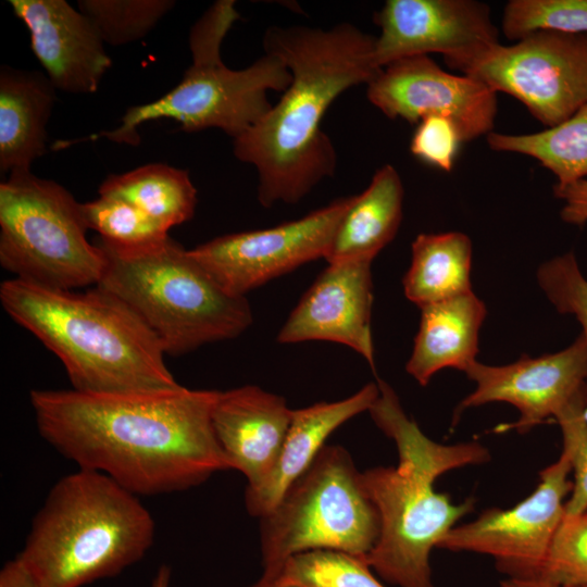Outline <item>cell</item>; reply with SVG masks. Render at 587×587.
Returning <instances> with one entry per match:
<instances>
[{
    "mask_svg": "<svg viewBox=\"0 0 587 587\" xmlns=\"http://www.w3.org/2000/svg\"><path fill=\"white\" fill-rule=\"evenodd\" d=\"M218 390L89 394L34 389L40 436L78 469L102 473L136 496L199 486L232 470L212 424Z\"/></svg>",
    "mask_w": 587,
    "mask_h": 587,
    "instance_id": "cell-1",
    "label": "cell"
},
{
    "mask_svg": "<svg viewBox=\"0 0 587 587\" xmlns=\"http://www.w3.org/2000/svg\"><path fill=\"white\" fill-rule=\"evenodd\" d=\"M374 45L375 37L350 23L265 32V53L283 61L291 82L279 101L233 142L235 157L257 170L261 205L295 204L333 176L336 151L321 122L342 92L367 85L382 70Z\"/></svg>",
    "mask_w": 587,
    "mask_h": 587,
    "instance_id": "cell-2",
    "label": "cell"
},
{
    "mask_svg": "<svg viewBox=\"0 0 587 587\" xmlns=\"http://www.w3.org/2000/svg\"><path fill=\"white\" fill-rule=\"evenodd\" d=\"M0 302L60 359L75 390L146 394L182 386L155 334L108 290L55 289L11 278L0 285Z\"/></svg>",
    "mask_w": 587,
    "mask_h": 587,
    "instance_id": "cell-3",
    "label": "cell"
},
{
    "mask_svg": "<svg viewBox=\"0 0 587 587\" xmlns=\"http://www.w3.org/2000/svg\"><path fill=\"white\" fill-rule=\"evenodd\" d=\"M154 534L138 496L78 469L51 487L16 558L42 587H83L140 561Z\"/></svg>",
    "mask_w": 587,
    "mask_h": 587,
    "instance_id": "cell-4",
    "label": "cell"
},
{
    "mask_svg": "<svg viewBox=\"0 0 587 587\" xmlns=\"http://www.w3.org/2000/svg\"><path fill=\"white\" fill-rule=\"evenodd\" d=\"M105 266L98 287L129 305L165 354L182 355L240 336L253 321L246 297L228 294L170 236L140 248L102 239Z\"/></svg>",
    "mask_w": 587,
    "mask_h": 587,
    "instance_id": "cell-5",
    "label": "cell"
},
{
    "mask_svg": "<svg viewBox=\"0 0 587 587\" xmlns=\"http://www.w3.org/2000/svg\"><path fill=\"white\" fill-rule=\"evenodd\" d=\"M239 17L235 1L213 3L190 29L192 62L173 89L151 102L128 108L116 128L59 142L55 148L100 138L136 146L140 141L138 127L161 118L176 121L185 132L218 128L233 139L240 136L271 110L267 92H284L291 74L283 61L271 53L242 70H232L224 64L222 42Z\"/></svg>",
    "mask_w": 587,
    "mask_h": 587,
    "instance_id": "cell-6",
    "label": "cell"
},
{
    "mask_svg": "<svg viewBox=\"0 0 587 587\" xmlns=\"http://www.w3.org/2000/svg\"><path fill=\"white\" fill-rule=\"evenodd\" d=\"M88 229L83 203L54 180L15 171L0 184V264L13 278L55 289L97 286L105 258Z\"/></svg>",
    "mask_w": 587,
    "mask_h": 587,
    "instance_id": "cell-7",
    "label": "cell"
},
{
    "mask_svg": "<svg viewBox=\"0 0 587 587\" xmlns=\"http://www.w3.org/2000/svg\"><path fill=\"white\" fill-rule=\"evenodd\" d=\"M379 535V517L349 452L325 446L308 470L260 517L263 574L289 557L316 549L366 557Z\"/></svg>",
    "mask_w": 587,
    "mask_h": 587,
    "instance_id": "cell-8",
    "label": "cell"
},
{
    "mask_svg": "<svg viewBox=\"0 0 587 587\" xmlns=\"http://www.w3.org/2000/svg\"><path fill=\"white\" fill-rule=\"evenodd\" d=\"M444 473L439 463L421 458H399L397 466L362 473L379 517V535L365 560L391 585L435 587L430 551L474 508L473 498L454 503L435 490V480Z\"/></svg>",
    "mask_w": 587,
    "mask_h": 587,
    "instance_id": "cell-9",
    "label": "cell"
},
{
    "mask_svg": "<svg viewBox=\"0 0 587 587\" xmlns=\"http://www.w3.org/2000/svg\"><path fill=\"white\" fill-rule=\"evenodd\" d=\"M457 71L514 97L550 128L587 103V34L537 32L498 43Z\"/></svg>",
    "mask_w": 587,
    "mask_h": 587,
    "instance_id": "cell-10",
    "label": "cell"
},
{
    "mask_svg": "<svg viewBox=\"0 0 587 587\" xmlns=\"http://www.w3.org/2000/svg\"><path fill=\"white\" fill-rule=\"evenodd\" d=\"M353 196L277 226L227 234L193 249L191 255L228 294L246 295L301 265L326 257Z\"/></svg>",
    "mask_w": 587,
    "mask_h": 587,
    "instance_id": "cell-11",
    "label": "cell"
},
{
    "mask_svg": "<svg viewBox=\"0 0 587 587\" xmlns=\"http://www.w3.org/2000/svg\"><path fill=\"white\" fill-rule=\"evenodd\" d=\"M571 471L569 454L562 450L558 461L539 473L540 482L528 497L452 527L437 548L487 554L508 577L530 578L564 516V498L573 487Z\"/></svg>",
    "mask_w": 587,
    "mask_h": 587,
    "instance_id": "cell-12",
    "label": "cell"
},
{
    "mask_svg": "<svg viewBox=\"0 0 587 587\" xmlns=\"http://www.w3.org/2000/svg\"><path fill=\"white\" fill-rule=\"evenodd\" d=\"M377 67L410 57L441 53L446 64H462L500 43L488 4L475 0H388L375 13Z\"/></svg>",
    "mask_w": 587,
    "mask_h": 587,
    "instance_id": "cell-13",
    "label": "cell"
},
{
    "mask_svg": "<svg viewBox=\"0 0 587 587\" xmlns=\"http://www.w3.org/2000/svg\"><path fill=\"white\" fill-rule=\"evenodd\" d=\"M369 101L389 118L417 124L429 115L451 120L463 141L492 132L497 92L471 76L442 70L428 55L395 61L367 84Z\"/></svg>",
    "mask_w": 587,
    "mask_h": 587,
    "instance_id": "cell-14",
    "label": "cell"
},
{
    "mask_svg": "<svg viewBox=\"0 0 587 587\" xmlns=\"http://www.w3.org/2000/svg\"><path fill=\"white\" fill-rule=\"evenodd\" d=\"M465 373L476 387L457 405L452 425L466 409L501 401L514 405L520 417L495 430L525 434L587 394V345L580 334L559 352L537 358L523 354L501 366L475 361Z\"/></svg>",
    "mask_w": 587,
    "mask_h": 587,
    "instance_id": "cell-15",
    "label": "cell"
},
{
    "mask_svg": "<svg viewBox=\"0 0 587 587\" xmlns=\"http://www.w3.org/2000/svg\"><path fill=\"white\" fill-rule=\"evenodd\" d=\"M371 268V261L328 263L290 312L277 341L337 342L354 350L375 370Z\"/></svg>",
    "mask_w": 587,
    "mask_h": 587,
    "instance_id": "cell-16",
    "label": "cell"
},
{
    "mask_svg": "<svg viewBox=\"0 0 587 587\" xmlns=\"http://www.w3.org/2000/svg\"><path fill=\"white\" fill-rule=\"evenodd\" d=\"M27 27L30 48L57 90L88 95L98 90L112 65L91 21L65 0H10Z\"/></svg>",
    "mask_w": 587,
    "mask_h": 587,
    "instance_id": "cell-17",
    "label": "cell"
},
{
    "mask_svg": "<svg viewBox=\"0 0 587 587\" xmlns=\"http://www.w3.org/2000/svg\"><path fill=\"white\" fill-rule=\"evenodd\" d=\"M292 409L285 398L258 386L220 391L212 411L216 440L232 470L259 487L271 474L290 425Z\"/></svg>",
    "mask_w": 587,
    "mask_h": 587,
    "instance_id": "cell-18",
    "label": "cell"
},
{
    "mask_svg": "<svg viewBox=\"0 0 587 587\" xmlns=\"http://www.w3.org/2000/svg\"><path fill=\"white\" fill-rule=\"evenodd\" d=\"M378 394L377 384L369 383L348 398L292 410L274 469L259 487L246 488L245 502L249 514L260 519L270 512L312 464L326 446L329 435L355 415L369 412Z\"/></svg>",
    "mask_w": 587,
    "mask_h": 587,
    "instance_id": "cell-19",
    "label": "cell"
},
{
    "mask_svg": "<svg viewBox=\"0 0 587 587\" xmlns=\"http://www.w3.org/2000/svg\"><path fill=\"white\" fill-rule=\"evenodd\" d=\"M485 303L473 291L421 308V321L405 370L421 386L446 367L466 372L476 361Z\"/></svg>",
    "mask_w": 587,
    "mask_h": 587,
    "instance_id": "cell-20",
    "label": "cell"
},
{
    "mask_svg": "<svg viewBox=\"0 0 587 587\" xmlns=\"http://www.w3.org/2000/svg\"><path fill=\"white\" fill-rule=\"evenodd\" d=\"M55 91L46 74L1 66L0 172L30 171L47 152Z\"/></svg>",
    "mask_w": 587,
    "mask_h": 587,
    "instance_id": "cell-21",
    "label": "cell"
},
{
    "mask_svg": "<svg viewBox=\"0 0 587 587\" xmlns=\"http://www.w3.org/2000/svg\"><path fill=\"white\" fill-rule=\"evenodd\" d=\"M403 185L390 164L378 168L342 216L327 263L371 261L395 238L402 220Z\"/></svg>",
    "mask_w": 587,
    "mask_h": 587,
    "instance_id": "cell-22",
    "label": "cell"
},
{
    "mask_svg": "<svg viewBox=\"0 0 587 587\" xmlns=\"http://www.w3.org/2000/svg\"><path fill=\"white\" fill-rule=\"evenodd\" d=\"M402 284L420 308L472 291V242L460 232L419 234Z\"/></svg>",
    "mask_w": 587,
    "mask_h": 587,
    "instance_id": "cell-23",
    "label": "cell"
},
{
    "mask_svg": "<svg viewBox=\"0 0 587 587\" xmlns=\"http://www.w3.org/2000/svg\"><path fill=\"white\" fill-rule=\"evenodd\" d=\"M98 192L129 202L167 232L189 221L198 202L188 171L164 163H149L109 175Z\"/></svg>",
    "mask_w": 587,
    "mask_h": 587,
    "instance_id": "cell-24",
    "label": "cell"
},
{
    "mask_svg": "<svg viewBox=\"0 0 587 587\" xmlns=\"http://www.w3.org/2000/svg\"><path fill=\"white\" fill-rule=\"evenodd\" d=\"M488 147L497 152L530 157L565 186L587 178V103L557 126L532 134L486 136Z\"/></svg>",
    "mask_w": 587,
    "mask_h": 587,
    "instance_id": "cell-25",
    "label": "cell"
},
{
    "mask_svg": "<svg viewBox=\"0 0 587 587\" xmlns=\"http://www.w3.org/2000/svg\"><path fill=\"white\" fill-rule=\"evenodd\" d=\"M261 577L285 587H385L364 557L332 549L296 553Z\"/></svg>",
    "mask_w": 587,
    "mask_h": 587,
    "instance_id": "cell-26",
    "label": "cell"
},
{
    "mask_svg": "<svg viewBox=\"0 0 587 587\" xmlns=\"http://www.w3.org/2000/svg\"><path fill=\"white\" fill-rule=\"evenodd\" d=\"M175 5L171 0H79L78 10L104 43L122 46L145 38Z\"/></svg>",
    "mask_w": 587,
    "mask_h": 587,
    "instance_id": "cell-27",
    "label": "cell"
},
{
    "mask_svg": "<svg viewBox=\"0 0 587 587\" xmlns=\"http://www.w3.org/2000/svg\"><path fill=\"white\" fill-rule=\"evenodd\" d=\"M89 229L100 239L124 248H140L167 238L168 232L129 202L111 196H99L83 203Z\"/></svg>",
    "mask_w": 587,
    "mask_h": 587,
    "instance_id": "cell-28",
    "label": "cell"
},
{
    "mask_svg": "<svg viewBox=\"0 0 587 587\" xmlns=\"http://www.w3.org/2000/svg\"><path fill=\"white\" fill-rule=\"evenodd\" d=\"M501 30L514 42L542 30L587 34V0H510Z\"/></svg>",
    "mask_w": 587,
    "mask_h": 587,
    "instance_id": "cell-29",
    "label": "cell"
},
{
    "mask_svg": "<svg viewBox=\"0 0 587 587\" xmlns=\"http://www.w3.org/2000/svg\"><path fill=\"white\" fill-rule=\"evenodd\" d=\"M560 587L587 586V510L565 515L530 578Z\"/></svg>",
    "mask_w": 587,
    "mask_h": 587,
    "instance_id": "cell-30",
    "label": "cell"
},
{
    "mask_svg": "<svg viewBox=\"0 0 587 587\" xmlns=\"http://www.w3.org/2000/svg\"><path fill=\"white\" fill-rule=\"evenodd\" d=\"M537 279L558 312L577 319L587 345V278L578 267L575 253L569 251L542 263Z\"/></svg>",
    "mask_w": 587,
    "mask_h": 587,
    "instance_id": "cell-31",
    "label": "cell"
},
{
    "mask_svg": "<svg viewBox=\"0 0 587 587\" xmlns=\"http://www.w3.org/2000/svg\"><path fill=\"white\" fill-rule=\"evenodd\" d=\"M586 407L587 394H584L554 417L561 427L563 451L569 454L574 473L571 497L564 505V514L569 516L587 510V423L584 419Z\"/></svg>",
    "mask_w": 587,
    "mask_h": 587,
    "instance_id": "cell-32",
    "label": "cell"
},
{
    "mask_svg": "<svg viewBox=\"0 0 587 587\" xmlns=\"http://www.w3.org/2000/svg\"><path fill=\"white\" fill-rule=\"evenodd\" d=\"M462 142L464 141L461 134L451 120L440 115H429L417 123L410 150L421 161L450 172Z\"/></svg>",
    "mask_w": 587,
    "mask_h": 587,
    "instance_id": "cell-33",
    "label": "cell"
},
{
    "mask_svg": "<svg viewBox=\"0 0 587 587\" xmlns=\"http://www.w3.org/2000/svg\"><path fill=\"white\" fill-rule=\"evenodd\" d=\"M554 197L563 201L560 216L563 222L583 226L587 223V178L565 186H553Z\"/></svg>",
    "mask_w": 587,
    "mask_h": 587,
    "instance_id": "cell-34",
    "label": "cell"
},
{
    "mask_svg": "<svg viewBox=\"0 0 587 587\" xmlns=\"http://www.w3.org/2000/svg\"><path fill=\"white\" fill-rule=\"evenodd\" d=\"M0 587H42L30 571L15 557L0 571Z\"/></svg>",
    "mask_w": 587,
    "mask_h": 587,
    "instance_id": "cell-35",
    "label": "cell"
},
{
    "mask_svg": "<svg viewBox=\"0 0 587 587\" xmlns=\"http://www.w3.org/2000/svg\"><path fill=\"white\" fill-rule=\"evenodd\" d=\"M500 587H560L534 579L507 577L500 582ZM587 587V586H582Z\"/></svg>",
    "mask_w": 587,
    "mask_h": 587,
    "instance_id": "cell-36",
    "label": "cell"
},
{
    "mask_svg": "<svg viewBox=\"0 0 587 587\" xmlns=\"http://www.w3.org/2000/svg\"><path fill=\"white\" fill-rule=\"evenodd\" d=\"M171 567L167 564H161L157 570L150 587H171Z\"/></svg>",
    "mask_w": 587,
    "mask_h": 587,
    "instance_id": "cell-37",
    "label": "cell"
},
{
    "mask_svg": "<svg viewBox=\"0 0 587 587\" xmlns=\"http://www.w3.org/2000/svg\"><path fill=\"white\" fill-rule=\"evenodd\" d=\"M250 587H285L277 585L271 580H267L263 577H260L254 584H252Z\"/></svg>",
    "mask_w": 587,
    "mask_h": 587,
    "instance_id": "cell-38",
    "label": "cell"
},
{
    "mask_svg": "<svg viewBox=\"0 0 587 587\" xmlns=\"http://www.w3.org/2000/svg\"><path fill=\"white\" fill-rule=\"evenodd\" d=\"M584 419H585V421H586V423H587V407H586L585 410H584Z\"/></svg>",
    "mask_w": 587,
    "mask_h": 587,
    "instance_id": "cell-39",
    "label": "cell"
}]
</instances>
